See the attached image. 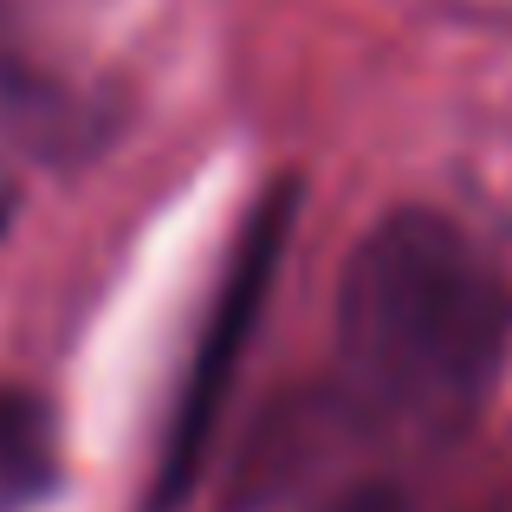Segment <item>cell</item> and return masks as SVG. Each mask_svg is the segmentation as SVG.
Returning <instances> with one entry per match:
<instances>
[{"mask_svg": "<svg viewBox=\"0 0 512 512\" xmlns=\"http://www.w3.org/2000/svg\"><path fill=\"white\" fill-rule=\"evenodd\" d=\"M512 350V273L461 214L402 201L338 273V415L370 435H454Z\"/></svg>", "mask_w": 512, "mask_h": 512, "instance_id": "obj_1", "label": "cell"}, {"mask_svg": "<svg viewBox=\"0 0 512 512\" xmlns=\"http://www.w3.org/2000/svg\"><path fill=\"white\" fill-rule=\"evenodd\" d=\"M292 221H299V182H273L253 195V208L240 214L234 240L221 253L214 292L201 305V325L188 338V357L175 370L169 389V415L156 428V454H150V487H143V512H182L195 500L201 474L214 454V428L221 409L234 396V376L247 363V344L260 331L266 305H273V279L286 266L292 247Z\"/></svg>", "mask_w": 512, "mask_h": 512, "instance_id": "obj_2", "label": "cell"}, {"mask_svg": "<svg viewBox=\"0 0 512 512\" xmlns=\"http://www.w3.org/2000/svg\"><path fill=\"white\" fill-rule=\"evenodd\" d=\"M0 130H13L39 156H78V150H98V137H104L98 91L72 85L20 33L7 0H0Z\"/></svg>", "mask_w": 512, "mask_h": 512, "instance_id": "obj_3", "label": "cell"}, {"mask_svg": "<svg viewBox=\"0 0 512 512\" xmlns=\"http://www.w3.org/2000/svg\"><path fill=\"white\" fill-rule=\"evenodd\" d=\"M59 487V428L26 389H0V512H33Z\"/></svg>", "mask_w": 512, "mask_h": 512, "instance_id": "obj_4", "label": "cell"}, {"mask_svg": "<svg viewBox=\"0 0 512 512\" xmlns=\"http://www.w3.org/2000/svg\"><path fill=\"white\" fill-rule=\"evenodd\" d=\"M331 512H402V493H396V487H376V480H370V487L344 493Z\"/></svg>", "mask_w": 512, "mask_h": 512, "instance_id": "obj_5", "label": "cell"}, {"mask_svg": "<svg viewBox=\"0 0 512 512\" xmlns=\"http://www.w3.org/2000/svg\"><path fill=\"white\" fill-rule=\"evenodd\" d=\"M7 227H13V195H7V182H0V240H7Z\"/></svg>", "mask_w": 512, "mask_h": 512, "instance_id": "obj_6", "label": "cell"}]
</instances>
